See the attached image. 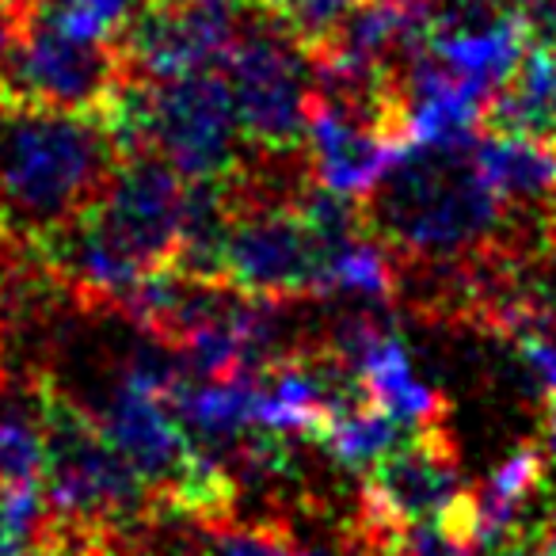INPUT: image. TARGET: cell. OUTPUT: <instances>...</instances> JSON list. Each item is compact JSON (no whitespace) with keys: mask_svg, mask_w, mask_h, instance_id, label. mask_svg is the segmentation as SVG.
<instances>
[{"mask_svg":"<svg viewBox=\"0 0 556 556\" xmlns=\"http://www.w3.org/2000/svg\"><path fill=\"white\" fill-rule=\"evenodd\" d=\"M141 4L146 0H47L35 12L77 39H118Z\"/></svg>","mask_w":556,"mask_h":556,"instance_id":"15","label":"cell"},{"mask_svg":"<svg viewBox=\"0 0 556 556\" xmlns=\"http://www.w3.org/2000/svg\"><path fill=\"white\" fill-rule=\"evenodd\" d=\"M35 416L47 434L50 515L115 533H138L156 515V488L111 446L100 419L54 386L35 389Z\"/></svg>","mask_w":556,"mask_h":556,"instance_id":"4","label":"cell"},{"mask_svg":"<svg viewBox=\"0 0 556 556\" xmlns=\"http://www.w3.org/2000/svg\"><path fill=\"white\" fill-rule=\"evenodd\" d=\"M401 419L389 416L386 408H378L374 401H358L355 408H348L325 434V446L343 469L370 472L389 450L401 446Z\"/></svg>","mask_w":556,"mask_h":556,"instance_id":"12","label":"cell"},{"mask_svg":"<svg viewBox=\"0 0 556 556\" xmlns=\"http://www.w3.org/2000/svg\"><path fill=\"white\" fill-rule=\"evenodd\" d=\"M450 556H469V553H450Z\"/></svg>","mask_w":556,"mask_h":556,"instance_id":"19","label":"cell"},{"mask_svg":"<svg viewBox=\"0 0 556 556\" xmlns=\"http://www.w3.org/2000/svg\"><path fill=\"white\" fill-rule=\"evenodd\" d=\"M252 0H146L118 31V47L149 80L217 70L237 42Z\"/></svg>","mask_w":556,"mask_h":556,"instance_id":"8","label":"cell"},{"mask_svg":"<svg viewBox=\"0 0 556 556\" xmlns=\"http://www.w3.org/2000/svg\"><path fill=\"white\" fill-rule=\"evenodd\" d=\"M217 70L237 96L248 141L263 153H298L317 96L309 50L267 12V24L240 27Z\"/></svg>","mask_w":556,"mask_h":556,"instance_id":"5","label":"cell"},{"mask_svg":"<svg viewBox=\"0 0 556 556\" xmlns=\"http://www.w3.org/2000/svg\"><path fill=\"white\" fill-rule=\"evenodd\" d=\"M522 548H526V556H556V507L548 510L538 530L522 533Z\"/></svg>","mask_w":556,"mask_h":556,"instance_id":"17","label":"cell"},{"mask_svg":"<svg viewBox=\"0 0 556 556\" xmlns=\"http://www.w3.org/2000/svg\"><path fill=\"white\" fill-rule=\"evenodd\" d=\"M480 134L412 146L366 199L363 232L416 263H469L507 252L510 206L477 164ZM510 255V252H507Z\"/></svg>","mask_w":556,"mask_h":556,"instance_id":"1","label":"cell"},{"mask_svg":"<svg viewBox=\"0 0 556 556\" xmlns=\"http://www.w3.org/2000/svg\"><path fill=\"white\" fill-rule=\"evenodd\" d=\"M355 374H358V381H363L366 401L386 408L389 416H396L404 427H412V424L431 427L442 419V396L416 374L412 355L393 336V328L381 332L378 340L366 348V355L355 363Z\"/></svg>","mask_w":556,"mask_h":556,"instance_id":"11","label":"cell"},{"mask_svg":"<svg viewBox=\"0 0 556 556\" xmlns=\"http://www.w3.org/2000/svg\"><path fill=\"white\" fill-rule=\"evenodd\" d=\"M123 156L153 153L184 179H229L244 164V123L222 70L138 77L103 115Z\"/></svg>","mask_w":556,"mask_h":556,"instance_id":"3","label":"cell"},{"mask_svg":"<svg viewBox=\"0 0 556 556\" xmlns=\"http://www.w3.org/2000/svg\"><path fill=\"white\" fill-rule=\"evenodd\" d=\"M138 77L118 39H77L35 12L0 96L103 118Z\"/></svg>","mask_w":556,"mask_h":556,"instance_id":"6","label":"cell"},{"mask_svg":"<svg viewBox=\"0 0 556 556\" xmlns=\"http://www.w3.org/2000/svg\"><path fill=\"white\" fill-rule=\"evenodd\" d=\"M123 161L100 115L0 96V240L54 237L100 202Z\"/></svg>","mask_w":556,"mask_h":556,"instance_id":"2","label":"cell"},{"mask_svg":"<svg viewBox=\"0 0 556 556\" xmlns=\"http://www.w3.org/2000/svg\"><path fill=\"white\" fill-rule=\"evenodd\" d=\"M545 465L548 457L541 442H526L510 457H503L492 469V477L472 492V518H477L472 545H477V553H500L522 538V510L545 480Z\"/></svg>","mask_w":556,"mask_h":556,"instance_id":"10","label":"cell"},{"mask_svg":"<svg viewBox=\"0 0 556 556\" xmlns=\"http://www.w3.org/2000/svg\"><path fill=\"white\" fill-rule=\"evenodd\" d=\"M305 141L313 179L343 199H366L412 149L408 141L389 138L374 123L328 103L325 96H313Z\"/></svg>","mask_w":556,"mask_h":556,"instance_id":"9","label":"cell"},{"mask_svg":"<svg viewBox=\"0 0 556 556\" xmlns=\"http://www.w3.org/2000/svg\"><path fill=\"white\" fill-rule=\"evenodd\" d=\"M541 450H545L548 465H556V396L545 401V424H541Z\"/></svg>","mask_w":556,"mask_h":556,"instance_id":"18","label":"cell"},{"mask_svg":"<svg viewBox=\"0 0 556 556\" xmlns=\"http://www.w3.org/2000/svg\"><path fill=\"white\" fill-rule=\"evenodd\" d=\"M260 4H263V12H270L309 54H317V50H325L328 42L340 35V27L348 24V16L363 0H260Z\"/></svg>","mask_w":556,"mask_h":556,"instance_id":"14","label":"cell"},{"mask_svg":"<svg viewBox=\"0 0 556 556\" xmlns=\"http://www.w3.org/2000/svg\"><path fill=\"white\" fill-rule=\"evenodd\" d=\"M47 480V434L39 416L0 412V488Z\"/></svg>","mask_w":556,"mask_h":556,"instance_id":"13","label":"cell"},{"mask_svg":"<svg viewBox=\"0 0 556 556\" xmlns=\"http://www.w3.org/2000/svg\"><path fill=\"white\" fill-rule=\"evenodd\" d=\"M336 248L340 244H332L298 202L290 206H237L232 202L222 275L232 290L248 298H275V302L317 298L325 294L328 263Z\"/></svg>","mask_w":556,"mask_h":556,"instance_id":"7","label":"cell"},{"mask_svg":"<svg viewBox=\"0 0 556 556\" xmlns=\"http://www.w3.org/2000/svg\"><path fill=\"white\" fill-rule=\"evenodd\" d=\"M31 16H35V9L24 4V0H0V88H4L9 65H12V58H16L20 42H24Z\"/></svg>","mask_w":556,"mask_h":556,"instance_id":"16","label":"cell"}]
</instances>
